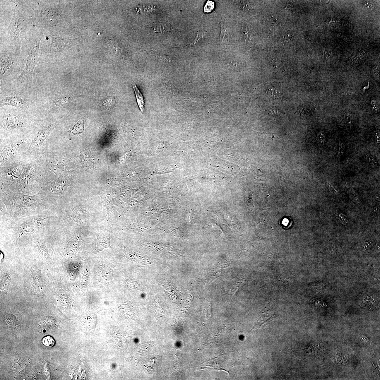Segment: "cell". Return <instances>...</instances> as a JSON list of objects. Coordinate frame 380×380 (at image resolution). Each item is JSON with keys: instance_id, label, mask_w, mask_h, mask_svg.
I'll list each match as a JSON object with an SVG mask.
<instances>
[{"instance_id": "15", "label": "cell", "mask_w": 380, "mask_h": 380, "mask_svg": "<svg viewBox=\"0 0 380 380\" xmlns=\"http://www.w3.org/2000/svg\"><path fill=\"white\" fill-rule=\"evenodd\" d=\"M132 86L136 97L138 105L141 112L143 113L144 111L145 102L143 97L135 83H132Z\"/></svg>"}, {"instance_id": "31", "label": "cell", "mask_w": 380, "mask_h": 380, "mask_svg": "<svg viewBox=\"0 0 380 380\" xmlns=\"http://www.w3.org/2000/svg\"><path fill=\"white\" fill-rule=\"evenodd\" d=\"M204 36V34L203 32H198L197 35L196 39H195L194 41L191 43V44H195L196 42H198V41L199 40L201 39V38H203Z\"/></svg>"}, {"instance_id": "32", "label": "cell", "mask_w": 380, "mask_h": 380, "mask_svg": "<svg viewBox=\"0 0 380 380\" xmlns=\"http://www.w3.org/2000/svg\"><path fill=\"white\" fill-rule=\"evenodd\" d=\"M327 185L328 189L330 190V191H332V192L334 193H336V194L338 193V190L335 187V186H334L333 184H332L331 183L328 182V181L327 182Z\"/></svg>"}, {"instance_id": "2", "label": "cell", "mask_w": 380, "mask_h": 380, "mask_svg": "<svg viewBox=\"0 0 380 380\" xmlns=\"http://www.w3.org/2000/svg\"><path fill=\"white\" fill-rule=\"evenodd\" d=\"M57 125L55 123L52 124L44 127L39 131L31 142L27 153H32L41 147L45 140L52 133Z\"/></svg>"}, {"instance_id": "3", "label": "cell", "mask_w": 380, "mask_h": 380, "mask_svg": "<svg viewBox=\"0 0 380 380\" xmlns=\"http://www.w3.org/2000/svg\"><path fill=\"white\" fill-rule=\"evenodd\" d=\"M3 127L7 130L12 131L21 128L24 126V121L15 114H8L3 118Z\"/></svg>"}, {"instance_id": "26", "label": "cell", "mask_w": 380, "mask_h": 380, "mask_svg": "<svg viewBox=\"0 0 380 380\" xmlns=\"http://www.w3.org/2000/svg\"><path fill=\"white\" fill-rule=\"evenodd\" d=\"M371 105L373 112L375 113H377L379 112V107L376 100L374 99V100L371 101Z\"/></svg>"}, {"instance_id": "25", "label": "cell", "mask_w": 380, "mask_h": 380, "mask_svg": "<svg viewBox=\"0 0 380 380\" xmlns=\"http://www.w3.org/2000/svg\"><path fill=\"white\" fill-rule=\"evenodd\" d=\"M350 62L354 65H359L362 61L358 55H357L352 56L350 57Z\"/></svg>"}, {"instance_id": "8", "label": "cell", "mask_w": 380, "mask_h": 380, "mask_svg": "<svg viewBox=\"0 0 380 380\" xmlns=\"http://www.w3.org/2000/svg\"><path fill=\"white\" fill-rule=\"evenodd\" d=\"M22 143V141H18L4 150L1 155V163L7 162L13 158Z\"/></svg>"}, {"instance_id": "41", "label": "cell", "mask_w": 380, "mask_h": 380, "mask_svg": "<svg viewBox=\"0 0 380 380\" xmlns=\"http://www.w3.org/2000/svg\"><path fill=\"white\" fill-rule=\"evenodd\" d=\"M369 81L368 84L367 86L364 87V88H363V89H362V94H363L364 93H365L366 90L368 89L369 88Z\"/></svg>"}, {"instance_id": "14", "label": "cell", "mask_w": 380, "mask_h": 380, "mask_svg": "<svg viewBox=\"0 0 380 380\" xmlns=\"http://www.w3.org/2000/svg\"><path fill=\"white\" fill-rule=\"evenodd\" d=\"M152 27L155 32H160L162 34L169 32L170 30L171 26L168 22H162L153 24Z\"/></svg>"}, {"instance_id": "10", "label": "cell", "mask_w": 380, "mask_h": 380, "mask_svg": "<svg viewBox=\"0 0 380 380\" xmlns=\"http://www.w3.org/2000/svg\"><path fill=\"white\" fill-rule=\"evenodd\" d=\"M25 167L22 164H19L8 168L6 170V173L12 178H17L20 175L21 176Z\"/></svg>"}, {"instance_id": "23", "label": "cell", "mask_w": 380, "mask_h": 380, "mask_svg": "<svg viewBox=\"0 0 380 380\" xmlns=\"http://www.w3.org/2000/svg\"><path fill=\"white\" fill-rule=\"evenodd\" d=\"M114 98L112 97H109L107 99H106L104 102V104H103V105L105 107L109 109V108H112V106L114 105Z\"/></svg>"}, {"instance_id": "38", "label": "cell", "mask_w": 380, "mask_h": 380, "mask_svg": "<svg viewBox=\"0 0 380 380\" xmlns=\"http://www.w3.org/2000/svg\"><path fill=\"white\" fill-rule=\"evenodd\" d=\"M337 36L338 38H339V39L344 40L346 39V37L344 36V35L341 34V33H339V34H338L337 35Z\"/></svg>"}, {"instance_id": "27", "label": "cell", "mask_w": 380, "mask_h": 380, "mask_svg": "<svg viewBox=\"0 0 380 380\" xmlns=\"http://www.w3.org/2000/svg\"><path fill=\"white\" fill-rule=\"evenodd\" d=\"M214 4L212 1H208L204 7V11L205 13H209L214 8Z\"/></svg>"}, {"instance_id": "33", "label": "cell", "mask_w": 380, "mask_h": 380, "mask_svg": "<svg viewBox=\"0 0 380 380\" xmlns=\"http://www.w3.org/2000/svg\"><path fill=\"white\" fill-rule=\"evenodd\" d=\"M243 32L244 36L246 40L248 42L251 41V36L250 33L247 29H244Z\"/></svg>"}, {"instance_id": "12", "label": "cell", "mask_w": 380, "mask_h": 380, "mask_svg": "<svg viewBox=\"0 0 380 380\" xmlns=\"http://www.w3.org/2000/svg\"><path fill=\"white\" fill-rule=\"evenodd\" d=\"M85 121V118H82L70 129L69 132L71 137L83 133L84 130Z\"/></svg>"}, {"instance_id": "1", "label": "cell", "mask_w": 380, "mask_h": 380, "mask_svg": "<svg viewBox=\"0 0 380 380\" xmlns=\"http://www.w3.org/2000/svg\"><path fill=\"white\" fill-rule=\"evenodd\" d=\"M39 53V46L34 47L28 57L25 67L18 79L23 82L32 81L33 71L37 63Z\"/></svg>"}, {"instance_id": "24", "label": "cell", "mask_w": 380, "mask_h": 380, "mask_svg": "<svg viewBox=\"0 0 380 380\" xmlns=\"http://www.w3.org/2000/svg\"><path fill=\"white\" fill-rule=\"evenodd\" d=\"M267 112L268 114L273 116L280 115H282L285 114L280 110L273 107L270 108L268 109Z\"/></svg>"}, {"instance_id": "42", "label": "cell", "mask_w": 380, "mask_h": 380, "mask_svg": "<svg viewBox=\"0 0 380 380\" xmlns=\"http://www.w3.org/2000/svg\"><path fill=\"white\" fill-rule=\"evenodd\" d=\"M277 21H277V20L276 18H273V20H272V23L273 24V25H274L275 24H276L277 23Z\"/></svg>"}, {"instance_id": "16", "label": "cell", "mask_w": 380, "mask_h": 380, "mask_svg": "<svg viewBox=\"0 0 380 380\" xmlns=\"http://www.w3.org/2000/svg\"><path fill=\"white\" fill-rule=\"evenodd\" d=\"M71 102V99L69 97H59L55 101L54 104L57 107L64 108L69 106Z\"/></svg>"}, {"instance_id": "13", "label": "cell", "mask_w": 380, "mask_h": 380, "mask_svg": "<svg viewBox=\"0 0 380 380\" xmlns=\"http://www.w3.org/2000/svg\"><path fill=\"white\" fill-rule=\"evenodd\" d=\"M274 316V314L272 312L270 311L265 312V313H263L261 315V318H260L257 323L253 327L251 330L254 329L259 328L264 324L271 321Z\"/></svg>"}, {"instance_id": "40", "label": "cell", "mask_w": 380, "mask_h": 380, "mask_svg": "<svg viewBox=\"0 0 380 380\" xmlns=\"http://www.w3.org/2000/svg\"><path fill=\"white\" fill-rule=\"evenodd\" d=\"M291 38H291V36L290 34H287L286 35L285 40V42H287L289 40H290L291 39Z\"/></svg>"}, {"instance_id": "34", "label": "cell", "mask_w": 380, "mask_h": 380, "mask_svg": "<svg viewBox=\"0 0 380 380\" xmlns=\"http://www.w3.org/2000/svg\"><path fill=\"white\" fill-rule=\"evenodd\" d=\"M358 55L361 60H364L367 57V54L363 50H361L359 52Z\"/></svg>"}, {"instance_id": "6", "label": "cell", "mask_w": 380, "mask_h": 380, "mask_svg": "<svg viewBox=\"0 0 380 380\" xmlns=\"http://www.w3.org/2000/svg\"><path fill=\"white\" fill-rule=\"evenodd\" d=\"M41 16L43 23L48 26L55 25L57 23L59 18L57 10L49 8L43 10Z\"/></svg>"}, {"instance_id": "19", "label": "cell", "mask_w": 380, "mask_h": 380, "mask_svg": "<svg viewBox=\"0 0 380 380\" xmlns=\"http://www.w3.org/2000/svg\"><path fill=\"white\" fill-rule=\"evenodd\" d=\"M365 161L373 168H376L378 166V163L375 158L370 154H367L365 157Z\"/></svg>"}, {"instance_id": "20", "label": "cell", "mask_w": 380, "mask_h": 380, "mask_svg": "<svg viewBox=\"0 0 380 380\" xmlns=\"http://www.w3.org/2000/svg\"><path fill=\"white\" fill-rule=\"evenodd\" d=\"M316 140L320 146H323L326 141V136L325 132L322 131L319 132L317 134Z\"/></svg>"}, {"instance_id": "39", "label": "cell", "mask_w": 380, "mask_h": 380, "mask_svg": "<svg viewBox=\"0 0 380 380\" xmlns=\"http://www.w3.org/2000/svg\"><path fill=\"white\" fill-rule=\"evenodd\" d=\"M323 55L324 58H325V59H328L329 58V54L328 53V52L325 51V50H323Z\"/></svg>"}, {"instance_id": "18", "label": "cell", "mask_w": 380, "mask_h": 380, "mask_svg": "<svg viewBox=\"0 0 380 380\" xmlns=\"http://www.w3.org/2000/svg\"><path fill=\"white\" fill-rule=\"evenodd\" d=\"M155 9L154 6H153L143 5L137 8V11L139 13L146 14L151 13L154 11Z\"/></svg>"}, {"instance_id": "5", "label": "cell", "mask_w": 380, "mask_h": 380, "mask_svg": "<svg viewBox=\"0 0 380 380\" xmlns=\"http://www.w3.org/2000/svg\"><path fill=\"white\" fill-rule=\"evenodd\" d=\"M13 106L22 109H26L28 105L21 97L18 95H11L1 100V106Z\"/></svg>"}, {"instance_id": "7", "label": "cell", "mask_w": 380, "mask_h": 380, "mask_svg": "<svg viewBox=\"0 0 380 380\" xmlns=\"http://www.w3.org/2000/svg\"><path fill=\"white\" fill-rule=\"evenodd\" d=\"M18 17L14 18L11 23L10 32L14 40H18L24 30V24Z\"/></svg>"}, {"instance_id": "28", "label": "cell", "mask_w": 380, "mask_h": 380, "mask_svg": "<svg viewBox=\"0 0 380 380\" xmlns=\"http://www.w3.org/2000/svg\"><path fill=\"white\" fill-rule=\"evenodd\" d=\"M345 118L347 124L350 128H353V121L352 117V116L349 113H347L346 114L345 116Z\"/></svg>"}, {"instance_id": "4", "label": "cell", "mask_w": 380, "mask_h": 380, "mask_svg": "<svg viewBox=\"0 0 380 380\" xmlns=\"http://www.w3.org/2000/svg\"><path fill=\"white\" fill-rule=\"evenodd\" d=\"M48 49L49 52L54 53L67 49L70 46V41L61 38L54 37L50 36Z\"/></svg>"}, {"instance_id": "29", "label": "cell", "mask_w": 380, "mask_h": 380, "mask_svg": "<svg viewBox=\"0 0 380 380\" xmlns=\"http://www.w3.org/2000/svg\"><path fill=\"white\" fill-rule=\"evenodd\" d=\"M269 93L271 96L274 99H278L280 97V93L278 90L274 88L271 89L269 90Z\"/></svg>"}, {"instance_id": "30", "label": "cell", "mask_w": 380, "mask_h": 380, "mask_svg": "<svg viewBox=\"0 0 380 380\" xmlns=\"http://www.w3.org/2000/svg\"><path fill=\"white\" fill-rule=\"evenodd\" d=\"M372 73L374 77L377 80H379L380 78V67L379 66H376L373 68Z\"/></svg>"}, {"instance_id": "21", "label": "cell", "mask_w": 380, "mask_h": 380, "mask_svg": "<svg viewBox=\"0 0 380 380\" xmlns=\"http://www.w3.org/2000/svg\"><path fill=\"white\" fill-rule=\"evenodd\" d=\"M42 343L45 346L48 347H52L54 346L55 341L53 337L51 336H45L42 339Z\"/></svg>"}, {"instance_id": "11", "label": "cell", "mask_w": 380, "mask_h": 380, "mask_svg": "<svg viewBox=\"0 0 380 380\" xmlns=\"http://www.w3.org/2000/svg\"><path fill=\"white\" fill-rule=\"evenodd\" d=\"M49 169L56 175L59 176L63 172L64 165L58 160H51L48 165Z\"/></svg>"}, {"instance_id": "9", "label": "cell", "mask_w": 380, "mask_h": 380, "mask_svg": "<svg viewBox=\"0 0 380 380\" xmlns=\"http://www.w3.org/2000/svg\"><path fill=\"white\" fill-rule=\"evenodd\" d=\"M1 77L7 76L10 74L13 70V61L10 57L8 55H1Z\"/></svg>"}, {"instance_id": "35", "label": "cell", "mask_w": 380, "mask_h": 380, "mask_svg": "<svg viewBox=\"0 0 380 380\" xmlns=\"http://www.w3.org/2000/svg\"><path fill=\"white\" fill-rule=\"evenodd\" d=\"M380 135L379 130H376L375 132V138L376 140V142H377V144L378 145L380 144Z\"/></svg>"}, {"instance_id": "36", "label": "cell", "mask_w": 380, "mask_h": 380, "mask_svg": "<svg viewBox=\"0 0 380 380\" xmlns=\"http://www.w3.org/2000/svg\"><path fill=\"white\" fill-rule=\"evenodd\" d=\"M272 64L275 69H276L278 65L279 64L278 59L276 58H275V57H274L272 60Z\"/></svg>"}, {"instance_id": "37", "label": "cell", "mask_w": 380, "mask_h": 380, "mask_svg": "<svg viewBox=\"0 0 380 380\" xmlns=\"http://www.w3.org/2000/svg\"><path fill=\"white\" fill-rule=\"evenodd\" d=\"M365 7L367 8V9L373 10L374 9V6L372 4L369 2H368L367 4L365 5Z\"/></svg>"}, {"instance_id": "22", "label": "cell", "mask_w": 380, "mask_h": 380, "mask_svg": "<svg viewBox=\"0 0 380 380\" xmlns=\"http://www.w3.org/2000/svg\"><path fill=\"white\" fill-rule=\"evenodd\" d=\"M345 144L342 142L340 141L339 143V150L337 155V158L338 160H340L342 157L344 156L345 154Z\"/></svg>"}, {"instance_id": "17", "label": "cell", "mask_w": 380, "mask_h": 380, "mask_svg": "<svg viewBox=\"0 0 380 380\" xmlns=\"http://www.w3.org/2000/svg\"><path fill=\"white\" fill-rule=\"evenodd\" d=\"M220 25L221 31L220 40L221 42L225 43L228 41V31L226 26L221 21L220 22Z\"/></svg>"}]
</instances>
